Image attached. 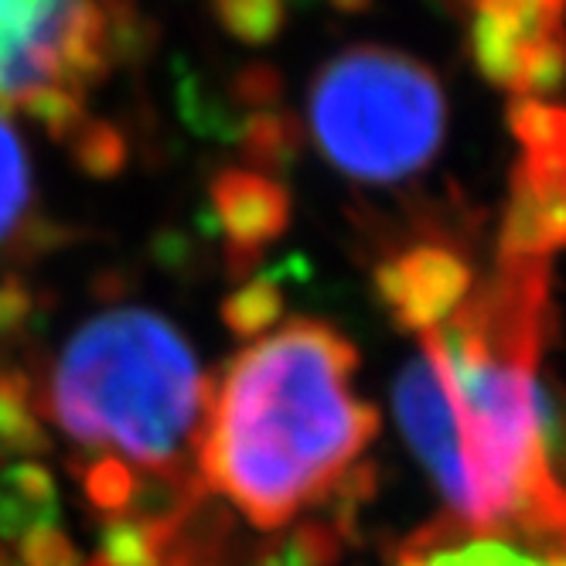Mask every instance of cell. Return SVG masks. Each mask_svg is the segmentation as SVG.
I'll return each mask as SVG.
<instances>
[{"label": "cell", "instance_id": "8fae6325", "mask_svg": "<svg viewBox=\"0 0 566 566\" xmlns=\"http://www.w3.org/2000/svg\"><path fill=\"white\" fill-rule=\"evenodd\" d=\"M0 566H62V553L49 563V553H38V559L31 563H18L14 556H8V549H0Z\"/></svg>", "mask_w": 566, "mask_h": 566}, {"label": "cell", "instance_id": "ba28073f", "mask_svg": "<svg viewBox=\"0 0 566 566\" xmlns=\"http://www.w3.org/2000/svg\"><path fill=\"white\" fill-rule=\"evenodd\" d=\"M376 283L396 325L420 335L437 328L464 304L478 276L461 250H451L448 242L437 239H423L417 247L396 250L382 263Z\"/></svg>", "mask_w": 566, "mask_h": 566}, {"label": "cell", "instance_id": "8992f818", "mask_svg": "<svg viewBox=\"0 0 566 566\" xmlns=\"http://www.w3.org/2000/svg\"><path fill=\"white\" fill-rule=\"evenodd\" d=\"M509 124L518 165L502 216L499 256L553 263L566 250V106L512 99Z\"/></svg>", "mask_w": 566, "mask_h": 566}, {"label": "cell", "instance_id": "7a4b0ae2", "mask_svg": "<svg viewBox=\"0 0 566 566\" xmlns=\"http://www.w3.org/2000/svg\"><path fill=\"white\" fill-rule=\"evenodd\" d=\"M355 376L358 348L328 321L291 317L256 335L209 396L201 489L263 533L332 505L379 433Z\"/></svg>", "mask_w": 566, "mask_h": 566}, {"label": "cell", "instance_id": "6da1fadb", "mask_svg": "<svg viewBox=\"0 0 566 566\" xmlns=\"http://www.w3.org/2000/svg\"><path fill=\"white\" fill-rule=\"evenodd\" d=\"M553 328V263L509 260L417 335L392 410L451 522L566 536V478L539 366Z\"/></svg>", "mask_w": 566, "mask_h": 566}, {"label": "cell", "instance_id": "3957f363", "mask_svg": "<svg viewBox=\"0 0 566 566\" xmlns=\"http://www.w3.org/2000/svg\"><path fill=\"white\" fill-rule=\"evenodd\" d=\"M45 399L106 512L134 505L150 484L185 489L198 468L206 376L188 338L150 307L119 304L83 321L52 361Z\"/></svg>", "mask_w": 566, "mask_h": 566}, {"label": "cell", "instance_id": "5b68a950", "mask_svg": "<svg viewBox=\"0 0 566 566\" xmlns=\"http://www.w3.org/2000/svg\"><path fill=\"white\" fill-rule=\"evenodd\" d=\"M103 59L99 0H0V103L62 124Z\"/></svg>", "mask_w": 566, "mask_h": 566}, {"label": "cell", "instance_id": "277c9868", "mask_svg": "<svg viewBox=\"0 0 566 566\" xmlns=\"http://www.w3.org/2000/svg\"><path fill=\"white\" fill-rule=\"evenodd\" d=\"M307 130L348 181L407 185L443 150L448 96L427 62L386 45H348L311 78Z\"/></svg>", "mask_w": 566, "mask_h": 566}, {"label": "cell", "instance_id": "52a82bcc", "mask_svg": "<svg viewBox=\"0 0 566 566\" xmlns=\"http://www.w3.org/2000/svg\"><path fill=\"white\" fill-rule=\"evenodd\" d=\"M468 52L492 86L546 99L566 83V0H454Z\"/></svg>", "mask_w": 566, "mask_h": 566}, {"label": "cell", "instance_id": "30bf717a", "mask_svg": "<svg viewBox=\"0 0 566 566\" xmlns=\"http://www.w3.org/2000/svg\"><path fill=\"white\" fill-rule=\"evenodd\" d=\"M31 206H34V188H31V160L24 140L11 127V119L0 116V253L24 229Z\"/></svg>", "mask_w": 566, "mask_h": 566}, {"label": "cell", "instance_id": "9c48e42d", "mask_svg": "<svg viewBox=\"0 0 566 566\" xmlns=\"http://www.w3.org/2000/svg\"><path fill=\"white\" fill-rule=\"evenodd\" d=\"M396 566H566V536L492 533L440 518L402 546Z\"/></svg>", "mask_w": 566, "mask_h": 566}]
</instances>
